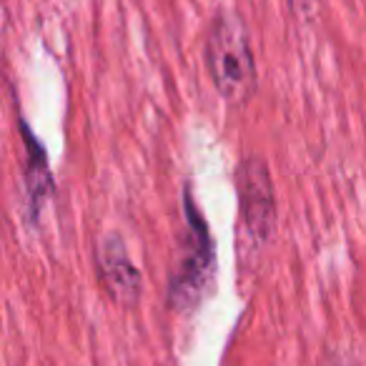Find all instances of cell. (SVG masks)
<instances>
[{"instance_id":"obj_4","label":"cell","mask_w":366,"mask_h":366,"mask_svg":"<svg viewBox=\"0 0 366 366\" xmlns=\"http://www.w3.org/2000/svg\"><path fill=\"white\" fill-rule=\"evenodd\" d=\"M98 281L118 306L133 309L143 294V276L126 251L118 234H106L96 246Z\"/></svg>"},{"instance_id":"obj_6","label":"cell","mask_w":366,"mask_h":366,"mask_svg":"<svg viewBox=\"0 0 366 366\" xmlns=\"http://www.w3.org/2000/svg\"><path fill=\"white\" fill-rule=\"evenodd\" d=\"M291 11L299 21L304 23H314L316 16H319V8H321V0H289Z\"/></svg>"},{"instance_id":"obj_5","label":"cell","mask_w":366,"mask_h":366,"mask_svg":"<svg viewBox=\"0 0 366 366\" xmlns=\"http://www.w3.org/2000/svg\"><path fill=\"white\" fill-rule=\"evenodd\" d=\"M21 128L26 133V153H28V161H26V189H28V196H31V209H33V216L36 211L43 206L46 201L48 191H51L53 181H51V171H48V161H46V151L43 146L36 141V136L31 133V128L21 121Z\"/></svg>"},{"instance_id":"obj_1","label":"cell","mask_w":366,"mask_h":366,"mask_svg":"<svg viewBox=\"0 0 366 366\" xmlns=\"http://www.w3.org/2000/svg\"><path fill=\"white\" fill-rule=\"evenodd\" d=\"M204 56L216 93L231 106H246L259 88V68L251 51L249 31L236 13L226 11L214 18Z\"/></svg>"},{"instance_id":"obj_2","label":"cell","mask_w":366,"mask_h":366,"mask_svg":"<svg viewBox=\"0 0 366 366\" xmlns=\"http://www.w3.org/2000/svg\"><path fill=\"white\" fill-rule=\"evenodd\" d=\"M183 211H186V231L181 239V256L168 284V306L173 311L194 309L204 299L211 271H214V244H211L204 214L196 209L191 199V191H186Z\"/></svg>"},{"instance_id":"obj_3","label":"cell","mask_w":366,"mask_h":366,"mask_svg":"<svg viewBox=\"0 0 366 366\" xmlns=\"http://www.w3.org/2000/svg\"><path fill=\"white\" fill-rule=\"evenodd\" d=\"M236 186H239L241 224H244L246 239L254 246L269 244L276 229V199L271 173L264 158H244L239 166Z\"/></svg>"}]
</instances>
